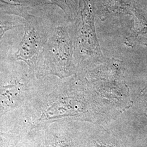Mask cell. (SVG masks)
Returning <instances> with one entry per match:
<instances>
[{"label":"cell","mask_w":147,"mask_h":147,"mask_svg":"<svg viewBox=\"0 0 147 147\" xmlns=\"http://www.w3.org/2000/svg\"><path fill=\"white\" fill-rule=\"evenodd\" d=\"M81 15V41L84 50L88 53L101 55L95 32L92 7L87 1H84V8L82 11Z\"/></svg>","instance_id":"cell-2"},{"label":"cell","mask_w":147,"mask_h":147,"mask_svg":"<svg viewBox=\"0 0 147 147\" xmlns=\"http://www.w3.org/2000/svg\"><path fill=\"white\" fill-rule=\"evenodd\" d=\"M53 2L61 7L64 11H65L68 7V0H51Z\"/></svg>","instance_id":"cell-5"},{"label":"cell","mask_w":147,"mask_h":147,"mask_svg":"<svg viewBox=\"0 0 147 147\" xmlns=\"http://www.w3.org/2000/svg\"><path fill=\"white\" fill-rule=\"evenodd\" d=\"M47 59L51 73L59 76L70 74L72 69L71 43L67 32L62 28H58L50 42Z\"/></svg>","instance_id":"cell-1"},{"label":"cell","mask_w":147,"mask_h":147,"mask_svg":"<svg viewBox=\"0 0 147 147\" xmlns=\"http://www.w3.org/2000/svg\"><path fill=\"white\" fill-rule=\"evenodd\" d=\"M19 94V89L16 84L3 86L0 89V107H8L13 105Z\"/></svg>","instance_id":"cell-4"},{"label":"cell","mask_w":147,"mask_h":147,"mask_svg":"<svg viewBox=\"0 0 147 147\" xmlns=\"http://www.w3.org/2000/svg\"><path fill=\"white\" fill-rule=\"evenodd\" d=\"M16 26L0 24V38L3 36V34H5V32L11 30L12 28H14Z\"/></svg>","instance_id":"cell-6"},{"label":"cell","mask_w":147,"mask_h":147,"mask_svg":"<svg viewBox=\"0 0 147 147\" xmlns=\"http://www.w3.org/2000/svg\"><path fill=\"white\" fill-rule=\"evenodd\" d=\"M95 144L96 147H113L109 146V145H106V144H102L101 143H99L97 142H95Z\"/></svg>","instance_id":"cell-7"},{"label":"cell","mask_w":147,"mask_h":147,"mask_svg":"<svg viewBox=\"0 0 147 147\" xmlns=\"http://www.w3.org/2000/svg\"><path fill=\"white\" fill-rule=\"evenodd\" d=\"M39 50V38L36 32L33 28H25L24 36L16 53V59L31 67L36 63Z\"/></svg>","instance_id":"cell-3"}]
</instances>
